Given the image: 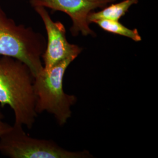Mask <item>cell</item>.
<instances>
[{
	"label": "cell",
	"instance_id": "52a82bcc",
	"mask_svg": "<svg viewBox=\"0 0 158 158\" xmlns=\"http://www.w3.org/2000/svg\"><path fill=\"white\" fill-rule=\"evenodd\" d=\"M138 1L139 0H124L117 4L106 6L100 11L91 12L87 17L88 23H94L101 19L119 21L128 12L131 6L136 4Z\"/></svg>",
	"mask_w": 158,
	"mask_h": 158
},
{
	"label": "cell",
	"instance_id": "8992f818",
	"mask_svg": "<svg viewBox=\"0 0 158 158\" xmlns=\"http://www.w3.org/2000/svg\"><path fill=\"white\" fill-rule=\"evenodd\" d=\"M115 0H30L33 7L41 6L53 11H60L70 17L73 25L70 28L72 35L79 34L83 36H95L96 33L91 29L87 17L96 8H102Z\"/></svg>",
	"mask_w": 158,
	"mask_h": 158
},
{
	"label": "cell",
	"instance_id": "3957f363",
	"mask_svg": "<svg viewBox=\"0 0 158 158\" xmlns=\"http://www.w3.org/2000/svg\"><path fill=\"white\" fill-rule=\"evenodd\" d=\"M74 60L68 59L49 69L44 68L34 76L36 112L51 114L60 125L65 124L70 118L71 107L77 102L76 96L64 93L63 85L66 70Z\"/></svg>",
	"mask_w": 158,
	"mask_h": 158
},
{
	"label": "cell",
	"instance_id": "9c48e42d",
	"mask_svg": "<svg viewBox=\"0 0 158 158\" xmlns=\"http://www.w3.org/2000/svg\"><path fill=\"white\" fill-rule=\"evenodd\" d=\"M2 107L0 105V137L10 130L12 127L11 125L9 124L4 121V115L2 111Z\"/></svg>",
	"mask_w": 158,
	"mask_h": 158
},
{
	"label": "cell",
	"instance_id": "5b68a950",
	"mask_svg": "<svg viewBox=\"0 0 158 158\" xmlns=\"http://www.w3.org/2000/svg\"><path fill=\"white\" fill-rule=\"evenodd\" d=\"M34 8L44 23L48 37L45 51L42 56L44 68L49 69L68 59L75 60L83 48L68 42L64 26L59 21H53L46 8L41 6Z\"/></svg>",
	"mask_w": 158,
	"mask_h": 158
},
{
	"label": "cell",
	"instance_id": "277c9868",
	"mask_svg": "<svg viewBox=\"0 0 158 158\" xmlns=\"http://www.w3.org/2000/svg\"><path fill=\"white\" fill-rule=\"evenodd\" d=\"M22 125L14 123L0 137V152L11 158H91L88 151H70L51 140L40 139L26 134Z\"/></svg>",
	"mask_w": 158,
	"mask_h": 158
},
{
	"label": "cell",
	"instance_id": "ba28073f",
	"mask_svg": "<svg viewBox=\"0 0 158 158\" xmlns=\"http://www.w3.org/2000/svg\"><path fill=\"white\" fill-rule=\"evenodd\" d=\"M94 23H96L102 29L108 32L121 35L135 42H139L142 40L141 37L136 29L128 28L121 24L119 21L101 19L96 21Z\"/></svg>",
	"mask_w": 158,
	"mask_h": 158
},
{
	"label": "cell",
	"instance_id": "7a4b0ae2",
	"mask_svg": "<svg viewBox=\"0 0 158 158\" xmlns=\"http://www.w3.org/2000/svg\"><path fill=\"white\" fill-rule=\"evenodd\" d=\"M45 38L23 25H18L0 6V56L11 57L26 64L34 76L44 69L42 56Z\"/></svg>",
	"mask_w": 158,
	"mask_h": 158
},
{
	"label": "cell",
	"instance_id": "6da1fadb",
	"mask_svg": "<svg viewBox=\"0 0 158 158\" xmlns=\"http://www.w3.org/2000/svg\"><path fill=\"white\" fill-rule=\"evenodd\" d=\"M34 76L28 66L11 57L0 56V105L9 106L14 113V123L31 129L38 114Z\"/></svg>",
	"mask_w": 158,
	"mask_h": 158
}]
</instances>
